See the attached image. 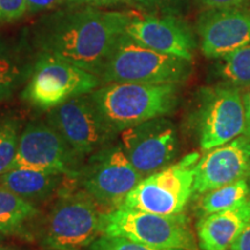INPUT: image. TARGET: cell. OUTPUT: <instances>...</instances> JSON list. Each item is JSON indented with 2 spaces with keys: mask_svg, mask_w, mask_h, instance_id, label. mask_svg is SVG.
<instances>
[{
  "mask_svg": "<svg viewBox=\"0 0 250 250\" xmlns=\"http://www.w3.org/2000/svg\"><path fill=\"white\" fill-rule=\"evenodd\" d=\"M134 15L93 8L54 12L35 26L34 48L99 77Z\"/></svg>",
  "mask_w": 250,
  "mask_h": 250,
  "instance_id": "obj_1",
  "label": "cell"
},
{
  "mask_svg": "<svg viewBox=\"0 0 250 250\" xmlns=\"http://www.w3.org/2000/svg\"><path fill=\"white\" fill-rule=\"evenodd\" d=\"M177 83H115L92 92L100 112L115 133L144 122L170 115L180 100Z\"/></svg>",
  "mask_w": 250,
  "mask_h": 250,
  "instance_id": "obj_2",
  "label": "cell"
},
{
  "mask_svg": "<svg viewBox=\"0 0 250 250\" xmlns=\"http://www.w3.org/2000/svg\"><path fill=\"white\" fill-rule=\"evenodd\" d=\"M192 73V62L155 51L127 34L118 39L99 78L102 83H180Z\"/></svg>",
  "mask_w": 250,
  "mask_h": 250,
  "instance_id": "obj_3",
  "label": "cell"
},
{
  "mask_svg": "<svg viewBox=\"0 0 250 250\" xmlns=\"http://www.w3.org/2000/svg\"><path fill=\"white\" fill-rule=\"evenodd\" d=\"M101 235L121 236L160 249L198 250L186 214L165 215L116 208L102 213Z\"/></svg>",
  "mask_w": 250,
  "mask_h": 250,
  "instance_id": "obj_4",
  "label": "cell"
},
{
  "mask_svg": "<svg viewBox=\"0 0 250 250\" xmlns=\"http://www.w3.org/2000/svg\"><path fill=\"white\" fill-rule=\"evenodd\" d=\"M199 159L198 153H190L176 164L146 176L118 208L165 215L183 213L193 195L195 166Z\"/></svg>",
  "mask_w": 250,
  "mask_h": 250,
  "instance_id": "obj_5",
  "label": "cell"
},
{
  "mask_svg": "<svg viewBox=\"0 0 250 250\" xmlns=\"http://www.w3.org/2000/svg\"><path fill=\"white\" fill-rule=\"evenodd\" d=\"M98 204L86 191L65 189L46 219L42 245L46 249L79 250L101 235Z\"/></svg>",
  "mask_w": 250,
  "mask_h": 250,
  "instance_id": "obj_6",
  "label": "cell"
},
{
  "mask_svg": "<svg viewBox=\"0 0 250 250\" xmlns=\"http://www.w3.org/2000/svg\"><path fill=\"white\" fill-rule=\"evenodd\" d=\"M143 179L145 176L131 164L121 142L114 140L86 158L77 183L98 205L116 208Z\"/></svg>",
  "mask_w": 250,
  "mask_h": 250,
  "instance_id": "obj_7",
  "label": "cell"
},
{
  "mask_svg": "<svg viewBox=\"0 0 250 250\" xmlns=\"http://www.w3.org/2000/svg\"><path fill=\"white\" fill-rule=\"evenodd\" d=\"M98 76L55 56L37 55L22 98L41 110H51L74 96L99 88Z\"/></svg>",
  "mask_w": 250,
  "mask_h": 250,
  "instance_id": "obj_8",
  "label": "cell"
},
{
  "mask_svg": "<svg viewBox=\"0 0 250 250\" xmlns=\"http://www.w3.org/2000/svg\"><path fill=\"white\" fill-rule=\"evenodd\" d=\"M192 121L204 151L240 137L246 124L241 89L221 83L202 88L197 94Z\"/></svg>",
  "mask_w": 250,
  "mask_h": 250,
  "instance_id": "obj_9",
  "label": "cell"
},
{
  "mask_svg": "<svg viewBox=\"0 0 250 250\" xmlns=\"http://www.w3.org/2000/svg\"><path fill=\"white\" fill-rule=\"evenodd\" d=\"M46 122L85 160L118 137L103 118L92 93L74 96L49 110Z\"/></svg>",
  "mask_w": 250,
  "mask_h": 250,
  "instance_id": "obj_10",
  "label": "cell"
},
{
  "mask_svg": "<svg viewBox=\"0 0 250 250\" xmlns=\"http://www.w3.org/2000/svg\"><path fill=\"white\" fill-rule=\"evenodd\" d=\"M83 162L48 122L34 121L20 134L13 168L58 171L77 182Z\"/></svg>",
  "mask_w": 250,
  "mask_h": 250,
  "instance_id": "obj_11",
  "label": "cell"
},
{
  "mask_svg": "<svg viewBox=\"0 0 250 250\" xmlns=\"http://www.w3.org/2000/svg\"><path fill=\"white\" fill-rule=\"evenodd\" d=\"M120 134L125 154L144 176L170 166L179 152L176 127L165 117L133 125Z\"/></svg>",
  "mask_w": 250,
  "mask_h": 250,
  "instance_id": "obj_12",
  "label": "cell"
},
{
  "mask_svg": "<svg viewBox=\"0 0 250 250\" xmlns=\"http://www.w3.org/2000/svg\"><path fill=\"white\" fill-rule=\"evenodd\" d=\"M127 34L147 48L192 62L196 37L187 22L173 14L134 15L127 24Z\"/></svg>",
  "mask_w": 250,
  "mask_h": 250,
  "instance_id": "obj_13",
  "label": "cell"
},
{
  "mask_svg": "<svg viewBox=\"0 0 250 250\" xmlns=\"http://www.w3.org/2000/svg\"><path fill=\"white\" fill-rule=\"evenodd\" d=\"M197 31L205 57L219 59L250 44V11L208 8L199 15Z\"/></svg>",
  "mask_w": 250,
  "mask_h": 250,
  "instance_id": "obj_14",
  "label": "cell"
},
{
  "mask_svg": "<svg viewBox=\"0 0 250 250\" xmlns=\"http://www.w3.org/2000/svg\"><path fill=\"white\" fill-rule=\"evenodd\" d=\"M250 171V140L245 136L208 151L195 166L193 193L211 191L246 179Z\"/></svg>",
  "mask_w": 250,
  "mask_h": 250,
  "instance_id": "obj_15",
  "label": "cell"
},
{
  "mask_svg": "<svg viewBox=\"0 0 250 250\" xmlns=\"http://www.w3.org/2000/svg\"><path fill=\"white\" fill-rule=\"evenodd\" d=\"M249 221V198L228 210L199 217L196 225L198 248L201 250H229Z\"/></svg>",
  "mask_w": 250,
  "mask_h": 250,
  "instance_id": "obj_16",
  "label": "cell"
},
{
  "mask_svg": "<svg viewBox=\"0 0 250 250\" xmlns=\"http://www.w3.org/2000/svg\"><path fill=\"white\" fill-rule=\"evenodd\" d=\"M65 180L71 179L58 171L14 167L0 175V186L27 201L37 202L52 196Z\"/></svg>",
  "mask_w": 250,
  "mask_h": 250,
  "instance_id": "obj_17",
  "label": "cell"
},
{
  "mask_svg": "<svg viewBox=\"0 0 250 250\" xmlns=\"http://www.w3.org/2000/svg\"><path fill=\"white\" fill-rule=\"evenodd\" d=\"M34 62L24 50L0 42V100L7 99L29 79Z\"/></svg>",
  "mask_w": 250,
  "mask_h": 250,
  "instance_id": "obj_18",
  "label": "cell"
},
{
  "mask_svg": "<svg viewBox=\"0 0 250 250\" xmlns=\"http://www.w3.org/2000/svg\"><path fill=\"white\" fill-rule=\"evenodd\" d=\"M39 213L33 202L0 186V232L22 234Z\"/></svg>",
  "mask_w": 250,
  "mask_h": 250,
  "instance_id": "obj_19",
  "label": "cell"
},
{
  "mask_svg": "<svg viewBox=\"0 0 250 250\" xmlns=\"http://www.w3.org/2000/svg\"><path fill=\"white\" fill-rule=\"evenodd\" d=\"M215 76L221 85L239 89L250 88V44L219 58L215 64Z\"/></svg>",
  "mask_w": 250,
  "mask_h": 250,
  "instance_id": "obj_20",
  "label": "cell"
},
{
  "mask_svg": "<svg viewBox=\"0 0 250 250\" xmlns=\"http://www.w3.org/2000/svg\"><path fill=\"white\" fill-rule=\"evenodd\" d=\"M249 192L250 187L248 181L242 179L203 193L204 196L202 197L198 206H197L199 211V217L228 210V208L241 204L248 198Z\"/></svg>",
  "mask_w": 250,
  "mask_h": 250,
  "instance_id": "obj_21",
  "label": "cell"
},
{
  "mask_svg": "<svg viewBox=\"0 0 250 250\" xmlns=\"http://www.w3.org/2000/svg\"><path fill=\"white\" fill-rule=\"evenodd\" d=\"M20 134L18 120L5 118L0 122V175L13 168Z\"/></svg>",
  "mask_w": 250,
  "mask_h": 250,
  "instance_id": "obj_22",
  "label": "cell"
},
{
  "mask_svg": "<svg viewBox=\"0 0 250 250\" xmlns=\"http://www.w3.org/2000/svg\"><path fill=\"white\" fill-rule=\"evenodd\" d=\"M88 250H180V249H160L134 242L132 240L121 236L100 235L88 246Z\"/></svg>",
  "mask_w": 250,
  "mask_h": 250,
  "instance_id": "obj_23",
  "label": "cell"
},
{
  "mask_svg": "<svg viewBox=\"0 0 250 250\" xmlns=\"http://www.w3.org/2000/svg\"><path fill=\"white\" fill-rule=\"evenodd\" d=\"M26 13V0H0V21H15Z\"/></svg>",
  "mask_w": 250,
  "mask_h": 250,
  "instance_id": "obj_24",
  "label": "cell"
},
{
  "mask_svg": "<svg viewBox=\"0 0 250 250\" xmlns=\"http://www.w3.org/2000/svg\"><path fill=\"white\" fill-rule=\"evenodd\" d=\"M26 2L28 13L35 14L57 8L65 4H71L72 0H26Z\"/></svg>",
  "mask_w": 250,
  "mask_h": 250,
  "instance_id": "obj_25",
  "label": "cell"
},
{
  "mask_svg": "<svg viewBox=\"0 0 250 250\" xmlns=\"http://www.w3.org/2000/svg\"><path fill=\"white\" fill-rule=\"evenodd\" d=\"M143 8L147 9H161L166 12L176 11L177 6L181 4V0H129Z\"/></svg>",
  "mask_w": 250,
  "mask_h": 250,
  "instance_id": "obj_26",
  "label": "cell"
},
{
  "mask_svg": "<svg viewBox=\"0 0 250 250\" xmlns=\"http://www.w3.org/2000/svg\"><path fill=\"white\" fill-rule=\"evenodd\" d=\"M208 8H236L246 4L248 0H199Z\"/></svg>",
  "mask_w": 250,
  "mask_h": 250,
  "instance_id": "obj_27",
  "label": "cell"
},
{
  "mask_svg": "<svg viewBox=\"0 0 250 250\" xmlns=\"http://www.w3.org/2000/svg\"><path fill=\"white\" fill-rule=\"evenodd\" d=\"M229 250H250V221L240 234L236 241L233 243Z\"/></svg>",
  "mask_w": 250,
  "mask_h": 250,
  "instance_id": "obj_28",
  "label": "cell"
},
{
  "mask_svg": "<svg viewBox=\"0 0 250 250\" xmlns=\"http://www.w3.org/2000/svg\"><path fill=\"white\" fill-rule=\"evenodd\" d=\"M243 98V104H245V116H246V124H245V131H243L242 136L250 140V88L247 92Z\"/></svg>",
  "mask_w": 250,
  "mask_h": 250,
  "instance_id": "obj_29",
  "label": "cell"
},
{
  "mask_svg": "<svg viewBox=\"0 0 250 250\" xmlns=\"http://www.w3.org/2000/svg\"><path fill=\"white\" fill-rule=\"evenodd\" d=\"M120 1H129V0H72V2H86V4H92L96 6H107L117 4Z\"/></svg>",
  "mask_w": 250,
  "mask_h": 250,
  "instance_id": "obj_30",
  "label": "cell"
},
{
  "mask_svg": "<svg viewBox=\"0 0 250 250\" xmlns=\"http://www.w3.org/2000/svg\"><path fill=\"white\" fill-rule=\"evenodd\" d=\"M0 250H14V249H9V248H4V247H0Z\"/></svg>",
  "mask_w": 250,
  "mask_h": 250,
  "instance_id": "obj_31",
  "label": "cell"
},
{
  "mask_svg": "<svg viewBox=\"0 0 250 250\" xmlns=\"http://www.w3.org/2000/svg\"><path fill=\"white\" fill-rule=\"evenodd\" d=\"M247 177H248V179L250 180V171H249V174H248V176H247Z\"/></svg>",
  "mask_w": 250,
  "mask_h": 250,
  "instance_id": "obj_32",
  "label": "cell"
},
{
  "mask_svg": "<svg viewBox=\"0 0 250 250\" xmlns=\"http://www.w3.org/2000/svg\"><path fill=\"white\" fill-rule=\"evenodd\" d=\"M45 250H59V249H45Z\"/></svg>",
  "mask_w": 250,
  "mask_h": 250,
  "instance_id": "obj_33",
  "label": "cell"
}]
</instances>
